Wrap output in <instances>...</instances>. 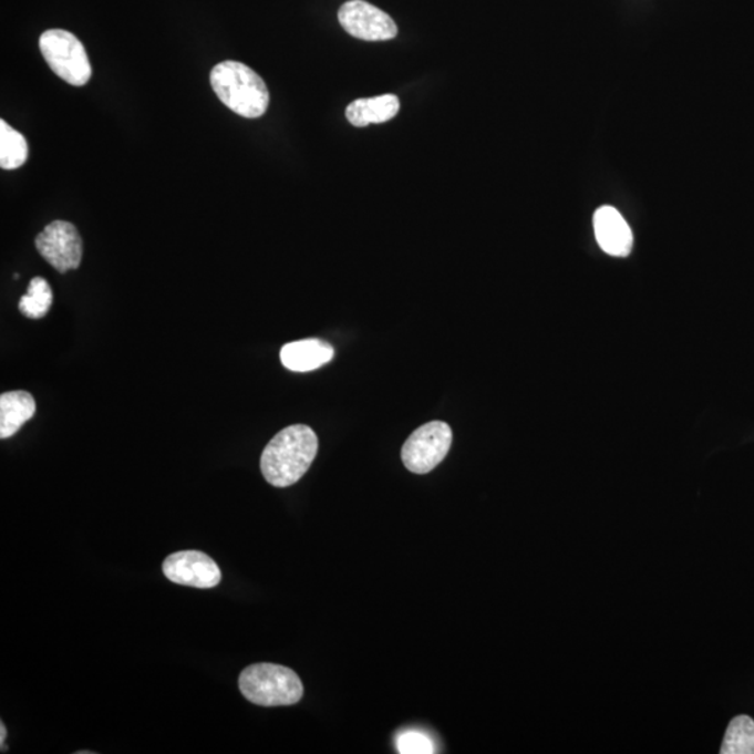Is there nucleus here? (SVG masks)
<instances>
[{
	"label": "nucleus",
	"instance_id": "nucleus-7",
	"mask_svg": "<svg viewBox=\"0 0 754 754\" xmlns=\"http://www.w3.org/2000/svg\"><path fill=\"white\" fill-rule=\"evenodd\" d=\"M339 21L347 33L360 40L388 41L399 33L397 25L388 13L363 0L342 4Z\"/></svg>",
	"mask_w": 754,
	"mask_h": 754
},
{
	"label": "nucleus",
	"instance_id": "nucleus-13",
	"mask_svg": "<svg viewBox=\"0 0 754 754\" xmlns=\"http://www.w3.org/2000/svg\"><path fill=\"white\" fill-rule=\"evenodd\" d=\"M29 158V144L20 132L13 130L7 121H0V167L7 171L18 169Z\"/></svg>",
	"mask_w": 754,
	"mask_h": 754
},
{
	"label": "nucleus",
	"instance_id": "nucleus-11",
	"mask_svg": "<svg viewBox=\"0 0 754 754\" xmlns=\"http://www.w3.org/2000/svg\"><path fill=\"white\" fill-rule=\"evenodd\" d=\"M37 405L27 392H8L0 395V437H12L20 427L33 419Z\"/></svg>",
	"mask_w": 754,
	"mask_h": 754
},
{
	"label": "nucleus",
	"instance_id": "nucleus-8",
	"mask_svg": "<svg viewBox=\"0 0 754 754\" xmlns=\"http://www.w3.org/2000/svg\"><path fill=\"white\" fill-rule=\"evenodd\" d=\"M165 577L175 585L214 588L221 581V570L210 556L200 550H180L164 560Z\"/></svg>",
	"mask_w": 754,
	"mask_h": 754
},
{
	"label": "nucleus",
	"instance_id": "nucleus-3",
	"mask_svg": "<svg viewBox=\"0 0 754 754\" xmlns=\"http://www.w3.org/2000/svg\"><path fill=\"white\" fill-rule=\"evenodd\" d=\"M239 689L246 700L264 707L297 704L303 696V684L297 673L269 662L245 668Z\"/></svg>",
	"mask_w": 754,
	"mask_h": 754
},
{
	"label": "nucleus",
	"instance_id": "nucleus-15",
	"mask_svg": "<svg viewBox=\"0 0 754 754\" xmlns=\"http://www.w3.org/2000/svg\"><path fill=\"white\" fill-rule=\"evenodd\" d=\"M51 286L45 278L34 277L27 293L19 302L20 312L29 319H42L50 312L53 302Z\"/></svg>",
	"mask_w": 754,
	"mask_h": 754
},
{
	"label": "nucleus",
	"instance_id": "nucleus-10",
	"mask_svg": "<svg viewBox=\"0 0 754 754\" xmlns=\"http://www.w3.org/2000/svg\"><path fill=\"white\" fill-rule=\"evenodd\" d=\"M281 362L293 372L314 371L333 360V347L322 340L310 339L290 342L281 350Z\"/></svg>",
	"mask_w": 754,
	"mask_h": 754
},
{
	"label": "nucleus",
	"instance_id": "nucleus-1",
	"mask_svg": "<svg viewBox=\"0 0 754 754\" xmlns=\"http://www.w3.org/2000/svg\"><path fill=\"white\" fill-rule=\"evenodd\" d=\"M318 448V436L312 427L288 426L271 438L261 454V474L276 488H288L308 473Z\"/></svg>",
	"mask_w": 754,
	"mask_h": 754
},
{
	"label": "nucleus",
	"instance_id": "nucleus-6",
	"mask_svg": "<svg viewBox=\"0 0 754 754\" xmlns=\"http://www.w3.org/2000/svg\"><path fill=\"white\" fill-rule=\"evenodd\" d=\"M37 250L59 272L79 269L83 258V240L72 223L56 219L35 239Z\"/></svg>",
	"mask_w": 754,
	"mask_h": 754
},
{
	"label": "nucleus",
	"instance_id": "nucleus-4",
	"mask_svg": "<svg viewBox=\"0 0 754 754\" xmlns=\"http://www.w3.org/2000/svg\"><path fill=\"white\" fill-rule=\"evenodd\" d=\"M40 51L51 71L68 84L82 87L90 82L93 69L76 35L66 30H48L40 37Z\"/></svg>",
	"mask_w": 754,
	"mask_h": 754
},
{
	"label": "nucleus",
	"instance_id": "nucleus-9",
	"mask_svg": "<svg viewBox=\"0 0 754 754\" xmlns=\"http://www.w3.org/2000/svg\"><path fill=\"white\" fill-rule=\"evenodd\" d=\"M593 231L600 248L614 258H626L633 248V234L617 208L602 206L593 214Z\"/></svg>",
	"mask_w": 754,
	"mask_h": 754
},
{
	"label": "nucleus",
	"instance_id": "nucleus-12",
	"mask_svg": "<svg viewBox=\"0 0 754 754\" xmlns=\"http://www.w3.org/2000/svg\"><path fill=\"white\" fill-rule=\"evenodd\" d=\"M400 112V100L393 94L381 97L354 101L345 111L347 120L357 127H366L371 123L392 121Z\"/></svg>",
	"mask_w": 754,
	"mask_h": 754
},
{
	"label": "nucleus",
	"instance_id": "nucleus-5",
	"mask_svg": "<svg viewBox=\"0 0 754 754\" xmlns=\"http://www.w3.org/2000/svg\"><path fill=\"white\" fill-rule=\"evenodd\" d=\"M452 442V427L446 422H427L406 438L401 458L411 473L427 474L446 458Z\"/></svg>",
	"mask_w": 754,
	"mask_h": 754
},
{
	"label": "nucleus",
	"instance_id": "nucleus-17",
	"mask_svg": "<svg viewBox=\"0 0 754 754\" xmlns=\"http://www.w3.org/2000/svg\"><path fill=\"white\" fill-rule=\"evenodd\" d=\"M0 732H2V735H0V743H2V752H4V751H7V748H4V740H7L8 731H7V726H4L3 722H2V724H0Z\"/></svg>",
	"mask_w": 754,
	"mask_h": 754
},
{
	"label": "nucleus",
	"instance_id": "nucleus-14",
	"mask_svg": "<svg viewBox=\"0 0 754 754\" xmlns=\"http://www.w3.org/2000/svg\"><path fill=\"white\" fill-rule=\"evenodd\" d=\"M720 753L754 754V721L751 716L737 715L731 721Z\"/></svg>",
	"mask_w": 754,
	"mask_h": 754
},
{
	"label": "nucleus",
	"instance_id": "nucleus-16",
	"mask_svg": "<svg viewBox=\"0 0 754 754\" xmlns=\"http://www.w3.org/2000/svg\"><path fill=\"white\" fill-rule=\"evenodd\" d=\"M397 751L400 754H432L436 753V746L430 735L409 730L397 736Z\"/></svg>",
	"mask_w": 754,
	"mask_h": 754
},
{
	"label": "nucleus",
	"instance_id": "nucleus-2",
	"mask_svg": "<svg viewBox=\"0 0 754 754\" xmlns=\"http://www.w3.org/2000/svg\"><path fill=\"white\" fill-rule=\"evenodd\" d=\"M210 83L219 101L246 120H258L269 109L270 93L265 80L244 63H218L210 73Z\"/></svg>",
	"mask_w": 754,
	"mask_h": 754
}]
</instances>
